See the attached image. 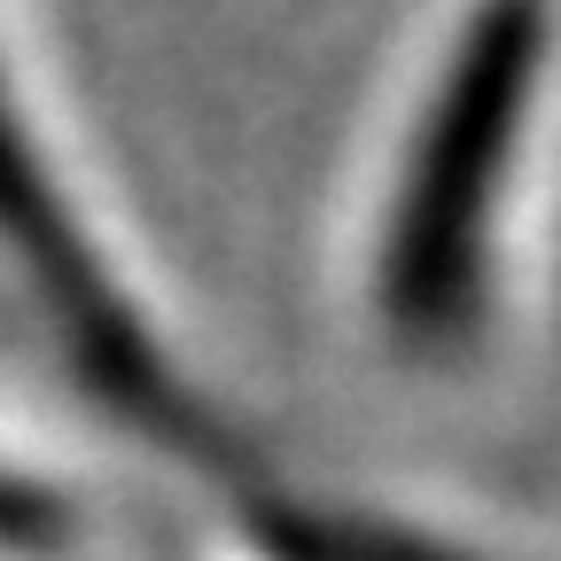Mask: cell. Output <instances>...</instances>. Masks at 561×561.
Segmentation results:
<instances>
[{"instance_id": "obj_1", "label": "cell", "mask_w": 561, "mask_h": 561, "mask_svg": "<svg viewBox=\"0 0 561 561\" xmlns=\"http://www.w3.org/2000/svg\"><path fill=\"white\" fill-rule=\"evenodd\" d=\"M515 24H500V62H468V79L445 102V133L421 140L413 157V187L390 234V312L421 335H445L468 320V289L483 273V219L491 195L507 203V157H515V110L538 87V62L507 55Z\"/></svg>"}]
</instances>
